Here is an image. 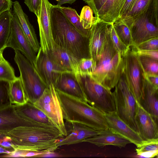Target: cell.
<instances>
[{
	"mask_svg": "<svg viewBox=\"0 0 158 158\" xmlns=\"http://www.w3.org/2000/svg\"><path fill=\"white\" fill-rule=\"evenodd\" d=\"M11 139L15 150L42 152L45 154L53 152L63 135L54 125L22 126L6 134Z\"/></svg>",
	"mask_w": 158,
	"mask_h": 158,
	"instance_id": "1",
	"label": "cell"
},
{
	"mask_svg": "<svg viewBox=\"0 0 158 158\" xmlns=\"http://www.w3.org/2000/svg\"><path fill=\"white\" fill-rule=\"evenodd\" d=\"M50 19L55 43L80 59L90 58L89 38L81 35L56 5L52 6Z\"/></svg>",
	"mask_w": 158,
	"mask_h": 158,
	"instance_id": "2",
	"label": "cell"
},
{
	"mask_svg": "<svg viewBox=\"0 0 158 158\" xmlns=\"http://www.w3.org/2000/svg\"><path fill=\"white\" fill-rule=\"evenodd\" d=\"M55 90L66 122L79 123L98 131L109 129L104 113L79 98Z\"/></svg>",
	"mask_w": 158,
	"mask_h": 158,
	"instance_id": "3",
	"label": "cell"
},
{
	"mask_svg": "<svg viewBox=\"0 0 158 158\" xmlns=\"http://www.w3.org/2000/svg\"><path fill=\"white\" fill-rule=\"evenodd\" d=\"M96 63V69L90 76L108 89L114 88L123 72V61L112 42L109 28L101 56Z\"/></svg>",
	"mask_w": 158,
	"mask_h": 158,
	"instance_id": "4",
	"label": "cell"
},
{
	"mask_svg": "<svg viewBox=\"0 0 158 158\" xmlns=\"http://www.w3.org/2000/svg\"><path fill=\"white\" fill-rule=\"evenodd\" d=\"M82 87L87 102L104 113L116 112L113 92L94 79L90 75L75 74Z\"/></svg>",
	"mask_w": 158,
	"mask_h": 158,
	"instance_id": "5",
	"label": "cell"
},
{
	"mask_svg": "<svg viewBox=\"0 0 158 158\" xmlns=\"http://www.w3.org/2000/svg\"><path fill=\"white\" fill-rule=\"evenodd\" d=\"M128 27L132 40L131 48L158 37V0H152L148 8Z\"/></svg>",
	"mask_w": 158,
	"mask_h": 158,
	"instance_id": "6",
	"label": "cell"
},
{
	"mask_svg": "<svg viewBox=\"0 0 158 158\" xmlns=\"http://www.w3.org/2000/svg\"><path fill=\"white\" fill-rule=\"evenodd\" d=\"M113 93L117 114L121 119L139 134L136 120L138 103L129 88L123 70Z\"/></svg>",
	"mask_w": 158,
	"mask_h": 158,
	"instance_id": "7",
	"label": "cell"
},
{
	"mask_svg": "<svg viewBox=\"0 0 158 158\" xmlns=\"http://www.w3.org/2000/svg\"><path fill=\"white\" fill-rule=\"evenodd\" d=\"M15 51L14 60L20 72L19 77L28 102L33 104L48 87L39 76L34 66L20 52Z\"/></svg>",
	"mask_w": 158,
	"mask_h": 158,
	"instance_id": "8",
	"label": "cell"
},
{
	"mask_svg": "<svg viewBox=\"0 0 158 158\" xmlns=\"http://www.w3.org/2000/svg\"><path fill=\"white\" fill-rule=\"evenodd\" d=\"M123 71L129 88L139 105L143 94L145 74L135 51L130 48L122 56Z\"/></svg>",
	"mask_w": 158,
	"mask_h": 158,
	"instance_id": "9",
	"label": "cell"
},
{
	"mask_svg": "<svg viewBox=\"0 0 158 158\" xmlns=\"http://www.w3.org/2000/svg\"><path fill=\"white\" fill-rule=\"evenodd\" d=\"M33 104L49 118L64 136H67L60 105L53 84L46 88Z\"/></svg>",
	"mask_w": 158,
	"mask_h": 158,
	"instance_id": "10",
	"label": "cell"
},
{
	"mask_svg": "<svg viewBox=\"0 0 158 158\" xmlns=\"http://www.w3.org/2000/svg\"><path fill=\"white\" fill-rule=\"evenodd\" d=\"M34 67L39 76L48 88L53 85L62 74L73 72L60 66L40 48L37 53Z\"/></svg>",
	"mask_w": 158,
	"mask_h": 158,
	"instance_id": "11",
	"label": "cell"
},
{
	"mask_svg": "<svg viewBox=\"0 0 158 158\" xmlns=\"http://www.w3.org/2000/svg\"><path fill=\"white\" fill-rule=\"evenodd\" d=\"M52 5L48 0H41L36 16L38 24L40 48L48 53L54 44L51 25L50 10Z\"/></svg>",
	"mask_w": 158,
	"mask_h": 158,
	"instance_id": "12",
	"label": "cell"
},
{
	"mask_svg": "<svg viewBox=\"0 0 158 158\" xmlns=\"http://www.w3.org/2000/svg\"><path fill=\"white\" fill-rule=\"evenodd\" d=\"M5 47H10L15 51L21 52L34 66L37 54L29 43L17 19L13 13L10 33Z\"/></svg>",
	"mask_w": 158,
	"mask_h": 158,
	"instance_id": "13",
	"label": "cell"
},
{
	"mask_svg": "<svg viewBox=\"0 0 158 158\" xmlns=\"http://www.w3.org/2000/svg\"><path fill=\"white\" fill-rule=\"evenodd\" d=\"M45 125L35 123L21 117L17 113L13 105L0 109V133L6 134L19 126H44Z\"/></svg>",
	"mask_w": 158,
	"mask_h": 158,
	"instance_id": "14",
	"label": "cell"
},
{
	"mask_svg": "<svg viewBox=\"0 0 158 158\" xmlns=\"http://www.w3.org/2000/svg\"><path fill=\"white\" fill-rule=\"evenodd\" d=\"M109 24L97 19L90 29L89 37V49L90 58L96 62L99 58Z\"/></svg>",
	"mask_w": 158,
	"mask_h": 158,
	"instance_id": "15",
	"label": "cell"
},
{
	"mask_svg": "<svg viewBox=\"0 0 158 158\" xmlns=\"http://www.w3.org/2000/svg\"><path fill=\"white\" fill-rule=\"evenodd\" d=\"M109 128L130 141L136 147L143 141L139 134L121 119L116 112L105 114Z\"/></svg>",
	"mask_w": 158,
	"mask_h": 158,
	"instance_id": "16",
	"label": "cell"
},
{
	"mask_svg": "<svg viewBox=\"0 0 158 158\" xmlns=\"http://www.w3.org/2000/svg\"><path fill=\"white\" fill-rule=\"evenodd\" d=\"M136 120L139 134L143 141L158 139V123L139 104Z\"/></svg>",
	"mask_w": 158,
	"mask_h": 158,
	"instance_id": "17",
	"label": "cell"
},
{
	"mask_svg": "<svg viewBox=\"0 0 158 158\" xmlns=\"http://www.w3.org/2000/svg\"><path fill=\"white\" fill-rule=\"evenodd\" d=\"M13 13L17 19L29 43L37 54L40 48V45L34 28L29 22L27 16L23 11L19 2L15 1L13 3Z\"/></svg>",
	"mask_w": 158,
	"mask_h": 158,
	"instance_id": "18",
	"label": "cell"
},
{
	"mask_svg": "<svg viewBox=\"0 0 158 158\" xmlns=\"http://www.w3.org/2000/svg\"><path fill=\"white\" fill-rule=\"evenodd\" d=\"M55 89L87 102L83 88L73 72L61 74L53 85Z\"/></svg>",
	"mask_w": 158,
	"mask_h": 158,
	"instance_id": "19",
	"label": "cell"
},
{
	"mask_svg": "<svg viewBox=\"0 0 158 158\" xmlns=\"http://www.w3.org/2000/svg\"><path fill=\"white\" fill-rule=\"evenodd\" d=\"M47 54L53 61L64 69L75 74L78 73L80 59L55 43L52 48Z\"/></svg>",
	"mask_w": 158,
	"mask_h": 158,
	"instance_id": "20",
	"label": "cell"
},
{
	"mask_svg": "<svg viewBox=\"0 0 158 158\" xmlns=\"http://www.w3.org/2000/svg\"><path fill=\"white\" fill-rule=\"evenodd\" d=\"M82 142H87L99 147L113 145L121 148L131 143L129 140L110 129L101 131L99 135L84 139Z\"/></svg>",
	"mask_w": 158,
	"mask_h": 158,
	"instance_id": "21",
	"label": "cell"
},
{
	"mask_svg": "<svg viewBox=\"0 0 158 158\" xmlns=\"http://www.w3.org/2000/svg\"><path fill=\"white\" fill-rule=\"evenodd\" d=\"M158 88L151 84L146 79L139 105L152 117L158 123Z\"/></svg>",
	"mask_w": 158,
	"mask_h": 158,
	"instance_id": "22",
	"label": "cell"
},
{
	"mask_svg": "<svg viewBox=\"0 0 158 158\" xmlns=\"http://www.w3.org/2000/svg\"><path fill=\"white\" fill-rule=\"evenodd\" d=\"M72 129L71 133L57 143L59 147L64 145H69L82 142L85 139L100 134L101 131L95 130L86 126L77 123H71Z\"/></svg>",
	"mask_w": 158,
	"mask_h": 158,
	"instance_id": "23",
	"label": "cell"
},
{
	"mask_svg": "<svg viewBox=\"0 0 158 158\" xmlns=\"http://www.w3.org/2000/svg\"><path fill=\"white\" fill-rule=\"evenodd\" d=\"M13 106L17 113L26 120L37 123L55 126L43 111L32 103L28 102L22 105Z\"/></svg>",
	"mask_w": 158,
	"mask_h": 158,
	"instance_id": "24",
	"label": "cell"
},
{
	"mask_svg": "<svg viewBox=\"0 0 158 158\" xmlns=\"http://www.w3.org/2000/svg\"><path fill=\"white\" fill-rule=\"evenodd\" d=\"M126 0H107L95 17L101 21L113 24L117 20Z\"/></svg>",
	"mask_w": 158,
	"mask_h": 158,
	"instance_id": "25",
	"label": "cell"
},
{
	"mask_svg": "<svg viewBox=\"0 0 158 158\" xmlns=\"http://www.w3.org/2000/svg\"><path fill=\"white\" fill-rule=\"evenodd\" d=\"M9 97L11 104L13 105H21L28 102L19 77L9 82Z\"/></svg>",
	"mask_w": 158,
	"mask_h": 158,
	"instance_id": "26",
	"label": "cell"
},
{
	"mask_svg": "<svg viewBox=\"0 0 158 158\" xmlns=\"http://www.w3.org/2000/svg\"><path fill=\"white\" fill-rule=\"evenodd\" d=\"M12 16L11 9L0 15V50L6 48L10 33Z\"/></svg>",
	"mask_w": 158,
	"mask_h": 158,
	"instance_id": "27",
	"label": "cell"
},
{
	"mask_svg": "<svg viewBox=\"0 0 158 158\" xmlns=\"http://www.w3.org/2000/svg\"><path fill=\"white\" fill-rule=\"evenodd\" d=\"M57 6L75 29L83 36L89 38L90 29L83 28L80 22L79 15L76 10L70 7Z\"/></svg>",
	"mask_w": 158,
	"mask_h": 158,
	"instance_id": "28",
	"label": "cell"
},
{
	"mask_svg": "<svg viewBox=\"0 0 158 158\" xmlns=\"http://www.w3.org/2000/svg\"><path fill=\"white\" fill-rule=\"evenodd\" d=\"M135 149L137 154L146 158L158 156V139L143 141Z\"/></svg>",
	"mask_w": 158,
	"mask_h": 158,
	"instance_id": "29",
	"label": "cell"
},
{
	"mask_svg": "<svg viewBox=\"0 0 158 158\" xmlns=\"http://www.w3.org/2000/svg\"><path fill=\"white\" fill-rule=\"evenodd\" d=\"M152 0H135L130 11L122 21L127 26L148 7ZM120 21V20H119Z\"/></svg>",
	"mask_w": 158,
	"mask_h": 158,
	"instance_id": "30",
	"label": "cell"
},
{
	"mask_svg": "<svg viewBox=\"0 0 158 158\" xmlns=\"http://www.w3.org/2000/svg\"><path fill=\"white\" fill-rule=\"evenodd\" d=\"M114 30L122 43L128 48L133 45L130 30L123 22L116 20L113 24Z\"/></svg>",
	"mask_w": 158,
	"mask_h": 158,
	"instance_id": "31",
	"label": "cell"
},
{
	"mask_svg": "<svg viewBox=\"0 0 158 158\" xmlns=\"http://www.w3.org/2000/svg\"><path fill=\"white\" fill-rule=\"evenodd\" d=\"M92 9L88 5L84 6L79 15L80 21L83 28L90 29L96 22L97 19L93 16Z\"/></svg>",
	"mask_w": 158,
	"mask_h": 158,
	"instance_id": "32",
	"label": "cell"
},
{
	"mask_svg": "<svg viewBox=\"0 0 158 158\" xmlns=\"http://www.w3.org/2000/svg\"><path fill=\"white\" fill-rule=\"evenodd\" d=\"M138 56L145 75H158V60L145 56Z\"/></svg>",
	"mask_w": 158,
	"mask_h": 158,
	"instance_id": "33",
	"label": "cell"
},
{
	"mask_svg": "<svg viewBox=\"0 0 158 158\" xmlns=\"http://www.w3.org/2000/svg\"><path fill=\"white\" fill-rule=\"evenodd\" d=\"M96 66V62L92 58H81L79 60L78 72L76 74L90 75L94 71Z\"/></svg>",
	"mask_w": 158,
	"mask_h": 158,
	"instance_id": "34",
	"label": "cell"
},
{
	"mask_svg": "<svg viewBox=\"0 0 158 158\" xmlns=\"http://www.w3.org/2000/svg\"><path fill=\"white\" fill-rule=\"evenodd\" d=\"M17 77L14 69L7 60H5L0 63V80L10 82Z\"/></svg>",
	"mask_w": 158,
	"mask_h": 158,
	"instance_id": "35",
	"label": "cell"
},
{
	"mask_svg": "<svg viewBox=\"0 0 158 158\" xmlns=\"http://www.w3.org/2000/svg\"><path fill=\"white\" fill-rule=\"evenodd\" d=\"M9 82L0 80V109L10 105L9 97Z\"/></svg>",
	"mask_w": 158,
	"mask_h": 158,
	"instance_id": "36",
	"label": "cell"
},
{
	"mask_svg": "<svg viewBox=\"0 0 158 158\" xmlns=\"http://www.w3.org/2000/svg\"><path fill=\"white\" fill-rule=\"evenodd\" d=\"M111 39L115 48L121 55L123 56L130 48H128L121 41L117 35L113 24L109 26Z\"/></svg>",
	"mask_w": 158,
	"mask_h": 158,
	"instance_id": "37",
	"label": "cell"
},
{
	"mask_svg": "<svg viewBox=\"0 0 158 158\" xmlns=\"http://www.w3.org/2000/svg\"><path fill=\"white\" fill-rule=\"evenodd\" d=\"M132 48L139 50H158V37L148 40Z\"/></svg>",
	"mask_w": 158,
	"mask_h": 158,
	"instance_id": "38",
	"label": "cell"
},
{
	"mask_svg": "<svg viewBox=\"0 0 158 158\" xmlns=\"http://www.w3.org/2000/svg\"><path fill=\"white\" fill-rule=\"evenodd\" d=\"M135 0H126L119 13L117 20L122 21L127 16Z\"/></svg>",
	"mask_w": 158,
	"mask_h": 158,
	"instance_id": "39",
	"label": "cell"
},
{
	"mask_svg": "<svg viewBox=\"0 0 158 158\" xmlns=\"http://www.w3.org/2000/svg\"><path fill=\"white\" fill-rule=\"evenodd\" d=\"M41 0H24V2L29 10L37 16Z\"/></svg>",
	"mask_w": 158,
	"mask_h": 158,
	"instance_id": "40",
	"label": "cell"
},
{
	"mask_svg": "<svg viewBox=\"0 0 158 158\" xmlns=\"http://www.w3.org/2000/svg\"><path fill=\"white\" fill-rule=\"evenodd\" d=\"M0 146L12 151L15 150L10 139L5 134L0 133Z\"/></svg>",
	"mask_w": 158,
	"mask_h": 158,
	"instance_id": "41",
	"label": "cell"
},
{
	"mask_svg": "<svg viewBox=\"0 0 158 158\" xmlns=\"http://www.w3.org/2000/svg\"><path fill=\"white\" fill-rule=\"evenodd\" d=\"M132 49L135 51L138 55L145 56L158 60V50H144Z\"/></svg>",
	"mask_w": 158,
	"mask_h": 158,
	"instance_id": "42",
	"label": "cell"
},
{
	"mask_svg": "<svg viewBox=\"0 0 158 158\" xmlns=\"http://www.w3.org/2000/svg\"><path fill=\"white\" fill-rule=\"evenodd\" d=\"M13 5L11 0H0V15L5 11L11 9Z\"/></svg>",
	"mask_w": 158,
	"mask_h": 158,
	"instance_id": "43",
	"label": "cell"
},
{
	"mask_svg": "<svg viewBox=\"0 0 158 158\" xmlns=\"http://www.w3.org/2000/svg\"><path fill=\"white\" fill-rule=\"evenodd\" d=\"M146 79L152 85L158 88V75H145Z\"/></svg>",
	"mask_w": 158,
	"mask_h": 158,
	"instance_id": "44",
	"label": "cell"
},
{
	"mask_svg": "<svg viewBox=\"0 0 158 158\" xmlns=\"http://www.w3.org/2000/svg\"><path fill=\"white\" fill-rule=\"evenodd\" d=\"M76 0H59L57 1V3L56 5L57 6H61L62 5L66 3L72 4Z\"/></svg>",
	"mask_w": 158,
	"mask_h": 158,
	"instance_id": "45",
	"label": "cell"
},
{
	"mask_svg": "<svg viewBox=\"0 0 158 158\" xmlns=\"http://www.w3.org/2000/svg\"><path fill=\"white\" fill-rule=\"evenodd\" d=\"M4 49L0 50V63L4 61L5 59L4 58L3 55V52Z\"/></svg>",
	"mask_w": 158,
	"mask_h": 158,
	"instance_id": "46",
	"label": "cell"
},
{
	"mask_svg": "<svg viewBox=\"0 0 158 158\" xmlns=\"http://www.w3.org/2000/svg\"><path fill=\"white\" fill-rule=\"evenodd\" d=\"M56 0V1H59V0Z\"/></svg>",
	"mask_w": 158,
	"mask_h": 158,
	"instance_id": "47",
	"label": "cell"
}]
</instances>
